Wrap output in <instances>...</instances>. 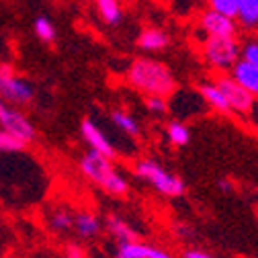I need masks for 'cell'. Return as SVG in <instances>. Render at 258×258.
Here are the masks:
<instances>
[{
    "label": "cell",
    "instance_id": "cell-16",
    "mask_svg": "<svg viewBox=\"0 0 258 258\" xmlns=\"http://www.w3.org/2000/svg\"><path fill=\"white\" fill-rule=\"evenodd\" d=\"M96 11H99L101 19L107 25H119L123 19V11L119 0H96Z\"/></svg>",
    "mask_w": 258,
    "mask_h": 258
},
{
    "label": "cell",
    "instance_id": "cell-24",
    "mask_svg": "<svg viewBox=\"0 0 258 258\" xmlns=\"http://www.w3.org/2000/svg\"><path fill=\"white\" fill-rule=\"evenodd\" d=\"M146 107L150 113L154 115H164L168 111V103H166V96H156V94H150L146 99Z\"/></svg>",
    "mask_w": 258,
    "mask_h": 258
},
{
    "label": "cell",
    "instance_id": "cell-26",
    "mask_svg": "<svg viewBox=\"0 0 258 258\" xmlns=\"http://www.w3.org/2000/svg\"><path fill=\"white\" fill-rule=\"evenodd\" d=\"M66 258H86V254L78 244H68L66 246Z\"/></svg>",
    "mask_w": 258,
    "mask_h": 258
},
{
    "label": "cell",
    "instance_id": "cell-9",
    "mask_svg": "<svg viewBox=\"0 0 258 258\" xmlns=\"http://www.w3.org/2000/svg\"><path fill=\"white\" fill-rule=\"evenodd\" d=\"M80 132H82L84 142L90 146V150L99 152V154H103V156H107V158H113V156H115L113 144L109 142V138L103 134V129L96 125L92 119H84V121H82Z\"/></svg>",
    "mask_w": 258,
    "mask_h": 258
},
{
    "label": "cell",
    "instance_id": "cell-27",
    "mask_svg": "<svg viewBox=\"0 0 258 258\" xmlns=\"http://www.w3.org/2000/svg\"><path fill=\"white\" fill-rule=\"evenodd\" d=\"M182 258H211V254H207L203 250H186L182 254Z\"/></svg>",
    "mask_w": 258,
    "mask_h": 258
},
{
    "label": "cell",
    "instance_id": "cell-1",
    "mask_svg": "<svg viewBox=\"0 0 258 258\" xmlns=\"http://www.w3.org/2000/svg\"><path fill=\"white\" fill-rule=\"evenodd\" d=\"M127 80L132 86H136L142 92L156 94V96H170L176 88L172 72L152 57H140L136 59L127 70Z\"/></svg>",
    "mask_w": 258,
    "mask_h": 258
},
{
    "label": "cell",
    "instance_id": "cell-18",
    "mask_svg": "<svg viewBox=\"0 0 258 258\" xmlns=\"http://www.w3.org/2000/svg\"><path fill=\"white\" fill-rule=\"evenodd\" d=\"M111 121H113L115 127H119L121 132H125L127 136H138V134H140L138 121H136L132 115H129L127 111H123V109L113 111V113H111Z\"/></svg>",
    "mask_w": 258,
    "mask_h": 258
},
{
    "label": "cell",
    "instance_id": "cell-19",
    "mask_svg": "<svg viewBox=\"0 0 258 258\" xmlns=\"http://www.w3.org/2000/svg\"><path fill=\"white\" fill-rule=\"evenodd\" d=\"M166 136L170 140L172 146H178V148H184L190 140V134H188V127L182 123V121H170L168 127H166Z\"/></svg>",
    "mask_w": 258,
    "mask_h": 258
},
{
    "label": "cell",
    "instance_id": "cell-25",
    "mask_svg": "<svg viewBox=\"0 0 258 258\" xmlns=\"http://www.w3.org/2000/svg\"><path fill=\"white\" fill-rule=\"evenodd\" d=\"M242 59L254 63L258 66V41H248L244 47H242Z\"/></svg>",
    "mask_w": 258,
    "mask_h": 258
},
{
    "label": "cell",
    "instance_id": "cell-21",
    "mask_svg": "<svg viewBox=\"0 0 258 258\" xmlns=\"http://www.w3.org/2000/svg\"><path fill=\"white\" fill-rule=\"evenodd\" d=\"M33 29H35V35H37L43 43H51V41L55 39V27H53V23H51L47 17L35 19Z\"/></svg>",
    "mask_w": 258,
    "mask_h": 258
},
{
    "label": "cell",
    "instance_id": "cell-11",
    "mask_svg": "<svg viewBox=\"0 0 258 258\" xmlns=\"http://www.w3.org/2000/svg\"><path fill=\"white\" fill-rule=\"evenodd\" d=\"M232 76L248 92H252L254 96L258 94V66H254V63H250L246 59H238L232 68Z\"/></svg>",
    "mask_w": 258,
    "mask_h": 258
},
{
    "label": "cell",
    "instance_id": "cell-7",
    "mask_svg": "<svg viewBox=\"0 0 258 258\" xmlns=\"http://www.w3.org/2000/svg\"><path fill=\"white\" fill-rule=\"evenodd\" d=\"M215 84L221 88L225 101H228L230 111H236V113H242V115H248V113L252 111V107H254V103H256V101H254V94L248 92L244 86H240V84L234 80V76L221 74V76H217Z\"/></svg>",
    "mask_w": 258,
    "mask_h": 258
},
{
    "label": "cell",
    "instance_id": "cell-4",
    "mask_svg": "<svg viewBox=\"0 0 258 258\" xmlns=\"http://www.w3.org/2000/svg\"><path fill=\"white\" fill-rule=\"evenodd\" d=\"M203 53L211 68L228 72L240 57V45L236 37H207L203 43Z\"/></svg>",
    "mask_w": 258,
    "mask_h": 258
},
{
    "label": "cell",
    "instance_id": "cell-22",
    "mask_svg": "<svg viewBox=\"0 0 258 258\" xmlns=\"http://www.w3.org/2000/svg\"><path fill=\"white\" fill-rule=\"evenodd\" d=\"M209 3V9H215L223 15H228V17H234L238 15V5H240V0H207Z\"/></svg>",
    "mask_w": 258,
    "mask_h": 258
},
{
    "label": "cell",
    "instance_id": "cell-10",
    "mask_svg": "<svg viewBox=\"0 0 258 258\" xmlns=\"http://www.w3.org/2000/svg\"><path fill=\"white\" fill-rule=\"evenodd\" d=\"M117 258H174V256L162 248H154L150 244H142L134 240V242L119 244Z\"/></svg>",
    "mask_w": 258,
    "mask_h": 258
},
{
    "label": "cell",
    "instance_id": "cell-15",
    "mask_svg": "<svg viewBox=\"0 0 258 258\" xmlns=\"http://www.w3.org/2000/svg\"><path fill=\"white\" fill-rule=\"evenodd\" d=\"M107 230H109V234H111L119 244L138 240V236H136V232H134L132 225H129L127 221H123L121 217H117V215L107 217Z\"/></svg>",
    "mask_w": 258,
    "mask_h": 258
},
{
    "label": "cell",
    "instance_id": "cell-17",
    "mask_svg": "<svg viewBox=\"0 0 258 258\" xmlns=\"http://www.w3.org/2000/svg\"><path fill=\"white\" fill-rule=\"evenodd\" d=\"M236 19L244 27H258V0H240Z\"/></svg>",
    "mask_w": 258,
    "mask_h": 258
},
{
    "label": "cell",
    "instance_id": "cell-20",
    "mask_svg": "<svg viewBox=\"0 0 258 258\" xmlns=\"http://www.w3.org/2000/svg\"><path fill=\"white\" fill-rule=\"evenodd\" d=\"M49 225L59 232V234H66L70 230H74V215L68 209H55L49 217Z\"/></svg>",
    "mask_w": 258,
    "mask_h": 258
},
{
    "label": "cell",
    "instance_id": "cell-23",
    "mask_svg": "<svg viewBox=\"0 0 258 258\" xmlns=\"http://www.w3.org/2000/svg\"><path fill=\"white\" fill-rule=\"evenodd\" d=\"M23 148H25V142H21L15 136L7 134L5 129H0V152H19Z\"/></svg>",
    "mask_w": 258,
    "mask_h": 258
},
{
    "label": "cell",
    "instance_id": "cell-12",
    "mask_svg": "<svg viewBox=\"0 0 258 258\" xmlns=\"http://www.w3.org/2000/svg\"><path fill=\"white\" fill-rule=\"evenodd\" d=\"M138 47H142L144 51H162L168 47V35L162 29L150 27L146 31H142L138 37Z\"/></svg>",
    "mask_w": 258,
    "mask_h": 258
},
{
    "label": "cell",
    "instance_id": "cell-6",
    "mask_svg": "<svg viewBox=\"0 0 258 258\" xmlns=\"http://www.w3.org/2000/svg\"><path fill=\"white\" fill-rule=\"evenodd\" d=\"M0 129H5L7 134L15 136L17 140L29 144L35 140V127L13 103H7L0 99Z\"/></svg>",
    "mask_w": 258,
    "mask_h": 258
},
{
    "label": "cell",
    "instance_id": "cell-2",
    "mask_svg": "<svg viewBox=\"0 0 258 258\" xmlns=\"http://www.w3.org/2000/svg\"><path fill=\"white\" fill-rule=\"evenodd\" d=\"M80 170L86 178L96 182L101 188H105L109 195H123L127 190V180L123 174L111 164V158L90 150L80 160Z\"/></svg>",
    "mask_w": 258,
    "mask_h": 258
},
{
    "label": "cell",
    "instance_id": "cell-3",
    "mask_svg": "<svg viewBox=\"0 0 258 258\" xmlns=\"http://www.w3.org/2000/svg\"><path fill=\"white\" fill-rule=\"evenodd\" d=\"M136 174L166 197H180L184 192V182L154 160H140L136 164Z\"/></svg>",
    "mask_w": 258,
    "mask_h": 258
},
{
    "label": "cell",
    "instance_id": "cell-5",
    "mask_svg": "<svg viewBox=\"0 0 258 258\" xmlns=\"http://www.w3.org/2000/svg\"><path fill=\"white\" fill-rule=\"evenodd\" d=\"M33 96L35 90L31 82L21 78L9 63H0V99L13 105H27L33 101Z\"/></svg>",
    "mask_w": 258,
    "mask_h": 258
},
{
    "label": "cell",
    "instance_id": "cell-8",
    "mask_svg": "<svg viewBox=\"0 0 258 258\" xmlns=\"http://www.w3.org/2000/svg\"><path fill=\"white\" fill-rule=\"evenodd\" d=\"M201 29L207 37H236V19L228 17L215 9H209L201 15Z\"/></svg>",
    "mask_w": 258,
    "mask_h": 258
},
{
    "label": "cell",
    "instance_id": "cell-14",
    "mask_svg": "<svg viewBox=\"0 0 258 258\" xmlns=\"http://www.w3.org/2000/svg\"><path fill=\"white\" fill-rule=\"evenodd\" d=\"M199 94H201L203 103L209 105L211 109H215V111H219V113H228V111H230L228 101H225L221 88H219L215 82H213V84H211V82H209V84H203V86L199 88Z\"/></svg>",
    "mask_w": 258,
    "mask_h": 258
},
{
    "label": "cell",
    "instance_id": "cell-13",
    "mask_svg": "<svg viewBox=\"0 0 258 258\" xmlns=\"http://www.w3.org/2000/svg\"><path fill=\"white\" fill-rule=\"evenodd\" d=\"M101 219L90 211H80L74 215V230L78 232V236L82 238H94L101 232Z\"/></svg>",
    "mask_w": 258,
    "mask_h": 258
}]
</instances>
